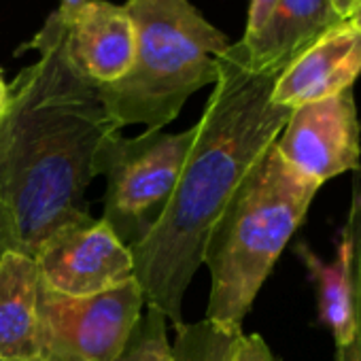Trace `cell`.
<instances>
[{
  "label": "cell",
  "mask_w": 361,
  "mask_h": 361,
  "mask_svg": "<svg viewBox=\"0 0 361 361\" xmlns=\"http://www.w3.org/2000/svg\"><path fill=\"white\" fill-rule=\"evenodd\" d=\"M39 291L35 257L13 249L0 257V361L45 359Z\"/></svg>",
  "instance_id": "cell-13"
},
{
  "label": "cell",
  "mask_w": 361,
  "mask_h": 361,
  "mask_svg": "<svg viewBox=\"0 0 361 361\" xmlns=\"http://www.w3.org/2000/svg\"><path fill=\"white\" fill-rule=\"evenodd\" d=\"M302 257L317 285L319 319L331 331L336 361H361V166L353 172V194L334 262H323L300 243Z\"/></svg>",
  "instance_id": "cell-9"
},
{
  "label": "cell",
  "mask_w": 361,
  "mask_h": 361,
  "mask_svg": "<svg viewBox=\"0 0 361 361\" xmlns=\"http://www.w3.org/2000/svg\"><path fill=\"white\" fill-rule=\"evenodd\" d=\"M41 283L62 295L85 298L134 279L128 245L102 219H85L51 234L35 253Z\"/></svg>",
  "instance_id": "cell-8"
},
{
  "label": "cell",
  "mask_w": 361,
  "mask_h": 361,
  "mask_svg": "<svg viewBox=\"0 0 361 361\" xmlns=\"http://www.w3.org/2000/svg\"><path fill=\"white\" fill-rule=\"evenodd\" d=\"M274 149L295 174L319 188L355 172L361 166V126L353 90L293 109Z\"/></svg>",
  "instance_id": "cell-7"
},
{
  "label": "cell",
  "mask_w": 361,
  "mask_h": 361,
  "mask_svg": "<svg viewBox=\"0 0 361 361\" xmlns=\"http://www.w3.org/2000/svg\"><path fill=\"white\" fill-rule=\"evenodd\" d=\"M344 22L361 35V0H355L353 7L348 9V13L344 18Z\"/></svg>",
  "instance_id": "cell-19"
},
{
  "label": "cell",
  "mask_w": 361,
  "mask_h": 361,
  "mask_svg": "<svg viewBox=\"0 0 361 361\" xmlns=\"http://www.w3.org/2000/svg\"><path fill=\"white\" fill-rule=\"evenodd\" d=\"M58 13L64 22V51L81 77L94 85H111L128 75L136 32L126 7L87 0L73 13Z\"/></svg>",
  "instance_id": "cell-10"
},
{
  "label": "cell",
  "mask_w": 361,
  "mask_h": 361,
  "mask_svg": "<svg viewBox=\"0 0 361 361\" xmlns=\"http://www.w3.org/2000/svg\"><path fill=\"white\" fill-rule=\"evenodd\" d=\"M194 136L196 126L174 134L147 130L134 138L117 132L100 149L96 174L106 178L102 221L130 249L164 213Z\"/></svg>",
  "instance_id": "cell-5"
},
{
  "label": "cell",
  "mask_w": 361,
  "mask_h": 361,
  "mask_svg": "<svg viewBox=\"0 0 361 361\" xmlns=\"http://www.w3.org/2000/svg\"><path fill=\"white\" fill-rule=\"evenodd\" d=\"M321 188L295 174L274 145L215 221L202 264L211 272L207 321L243 329L257 293Z\"/></svg>",
  "instance_id": "cell-3"
},
{
  "label": "cell",
  "mask_w": 361,
  "mask_h": 361,
  "mask_svg": "<svg viewBox=\"0 0 361 361\" xmlns=\"http://www.w3.org/2000/svg\"><path fill=\"white\" fill-rule=\"evenodd\" d=\"M85 3H87V0H60V11L62 13H73Z\"/></svg>",
  "instance_id": "cell-22"
},
{
  "label": "cell",
  "mask_w": 361,
  "mask_h": 361,
  "mask_svg": "<svg viewBox=\"0 0 361 361\" xmlns=\"http://www.w3.org/2000/svg\"><path fill=\"white\" fill-rule=\"evenodd\" d=\"M43 361H85V359H79V357L66 355V353H58V350H49V353H45Z\"/></svg>",
  "instance_id": "cell-21"
},
{
  "label": "cell",
  "mask_w": 361,
  "mask_h": 361,
  "mask_svg": "<svg viewBox=\"0 0 361 361\" xmlns=\"http://www.w3.org/2000/svg\"><path fill=\"white\" fill-rule=\"evenodd\" d=\"M136 49L128 75L98 85L100 100L121 130H161L198 90L215 85L230 39L190 0H128Z\"/></svg>",
  "instance_id": "cell-4"
},
{
  "label": "cell",
  "mask_w": 361,
  "mask_h": 361,
  "mask_svg": "<svg viewBox=\"0 0 361 361\" xmlns=\"http://www.w3.org/2000/svg\"><path fill=\"white\" fill-rule=\"evenodd\" d=\"M276 77L251 71L238 43L228 47L178 183L149 234L130 249L145 304L174 327L183 323V298L215 221L291 115L272 102Z\"/></svg>",
  "instance_id": "cell-2"
},
{
  "label": "cell",
  "mask_w": 361,
  "mask_h": 361,
  "mask_svg": "<svg viewBox=\"0 0 361 361\" xmlns=\"http://www.w3.org/2000/svg\"><path fill=\"white\" fill-rule=\"evenodd\" d=\"M174 331V361H228L234 342L243 334V329H228L207 319L198 323H180Z\"/></svg>",
  "instance_id": "cell-14"
},
{
  "label": "cell",
  "mask_w": 361,
  "mask_h": 361,
  "mask_svg": "<svg viewBox=\"0 0 361 361\" xmlns=\"http://www.w3.org/2000/svg\"><path fill=\"white\" fill-rule=\"evenodd\" d=\"M228 361H276V357L259 334H240Z\"/></svg>",
  "instance_id": "cell-16"
},
{
  "label": "cell",
  "mask_w": 361,
  "mask_h": 361,
  "mask_svg": "<svg viewBox=\"0 0 361 361\" xmlns=\"http://www.w3.org/2000/svg\"><path fill=\"white\" fill-rule=\"evenodd\" d=\"M353 3H355V0H331V5L336 7V11H338L342 18H346V13H348V9L353 7Z\"/></svg>",
  "instance_id": "cell-23"
},
{
  "label": "cell",
  "mask_w": 361,
  "mask_h": 361,
  "mask_svg": "<svg viewBox=\"0 0 361 361\" xmlns=\"http://www.w3.org/2000/svg\"><path fill=\"white\" fill-rule=\"evenodd\" d=\"M166 323L168 319L161 310L147 306L145 319H140L132 340L117 361H174Z\"/></svg>",
  "instance_id": "cell-15"
},
{
  "label": "cell",
  "mask_w": 361,
  "mask_h": 361,
  "mask_svg": "<svg viewBox=\"0 0 361 361\" xmlns=\"http://www.w3.org/2000/svg\"><path fill=\"white\" fill-rule=\"evenodd\" d=\"M9 100H11L9 85L3 79V73H0V121H3L7 117V113H9Z\"/></svg>",
  "instance_id": "cell-20"
},
{
  "label": "cell",
  "mask_w": 361,
  "mask_h": 361,
  "mask_svg": "<svg viewBox=\"0 0 361 361\" xmlns=\"http://www.w3.org/2000/svg\"><path fill=\"white\" fill-rule=\"evenodd\" d=\"M16 251V240H13V228H11V219H9V211L3 198V190H0V257H3L7 251Z\"/></svg>",
  "instance_id": "cell-18"
},
{
  "label": "cell",
  "mask_w": 361,
  "mask_h": 361,
  "mask_svg": "<svg viewBox=\"0 0 361 361\" xmlns=\"http://www.w3.org/2000/svg\"><path fill=\"white\" fill-rule=\"evenodd\" d=\"M276 5H279V0H251V3H249V13H247L245 37H253L264 26V22L268 20V16L274 11Z\"/></svg>",
  "instance_id": "cell-17"
},
{
  "label": "cell",
  "mask_w": 361,
  "mask_h": 361,
  "mask_svg": "<svg viewBox=\"0 0 361 361\" xmlns=\"http://www.w3.org/2000/svg\"><path fill=\"white\" fill-rule=\"evenodd\" d=\"M331 0H279L253 37L238 41L247 66L255 73L281 75L302 51L342 24Z\"/></svg>",
  "instance_id": "cell-12"
},
{
  "label": "cell",
  "mask_w": 361,
  "mask_h": 361,
  "mask_svg": "<svg viewBox=\"0 0 361 361\" xmlns=\"http://www.w3.org/2000/svg\"><path fill=\"white\" fill-rule=\"evenodd\" d=\"M361 75V35L346 22L302 51L274 81L272 102L289 111L353 90Z\"/></svg>",
  "instance_id": "cell-11"
},
{
  "label": "cell",
  "mask_w": 361,
  "mask_h": 361,
  "mask_svg": "<svg viewBox=\"0 0 361 361\" xmlns=\"http://www.w3.org/2000/svg\"><path fill=\"white\" fill-rule=\"evenodd\" d=\"M145 298L136 279L113 289L71 298L41 283L39 310L45 353L58 350L85 361H117L132 340Z\"/></svg>",
  "instance_id": "cell-6"
},
{
  "label": "cell",
  "mask_w": 361,
  "mask_h": 361,
  "mask_svg": "<svg viewBox=\"0 0 361 361\" xmlns=\"http://www.w3.org/2000/svg\"><path fill=\"white\" fill-rule=\"evenodd\" d=\"M24 49H35L39 60L9 85V113L0 121V190L16 251L35 257L51 234L92 217L85 190L98 176L100 149L119 128L98 85L71 64L58 11Z\"/></svg>",
  "instance_id": "cell-1"
}]
</instances>
